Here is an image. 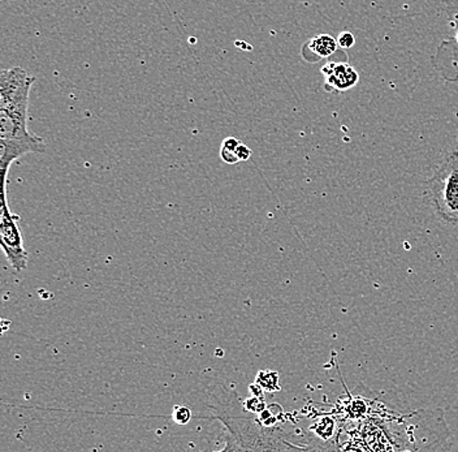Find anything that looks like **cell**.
Masks as SVG:
<instances>
[{
	"mask_svg": "<svg viewBox=\"0 0 458 452\" xmlns=\"http://www.w3.org/2000/svg\"><path fill=\"white\" fill-rule=\"evenodd\" d=\"M20 217L11 211L7 197H2L0 209V247L7 257L8 263L16 273L27 269L28 252L24 248L21 230L19 227Z\"/></svg>",
	"mask_w": 458,
	"mask_h": 452,
	"instance_id": "2",
	"label": "cell"
},
{
	"mask_svg": "<svg viewBox=\"0 0 458 452\" xmlns=\"http://www.w3.org/2000/svg\"><path fill=\"white\" fill-rule=\"evenodd\" d=\"M337 44H339L340 47L351 48L353 47L354 44H356V38H354V36L351 31H343V33L340 34L339 38H337Z\"/></svg>",
	"mask_w": 458,
	"mask_h": 452,
	"instance_id": "10",
	"label": "cell"
},
{
	"mask_svg": "<svg viewBox=\"0 0 458 452\" xmlns=\"http://www.w3.org/2000/svg\"><path fill=\"white\" fill-rule=\"evenodd\" d=\"M236 154L237 157H239L240 162H246L248 161L249 158H250L251 154H253V151H251L250 149L248 148V146L243 145L242 142V144L237 146Z\"/></svg>",
	"mask_w": 458,
	"mask_h": 452,
	"instance_id": "11",
	"label": "cell"
},
{
	"mask_svg": "<svg viewBox=\"0 0 458 452\" xmlns=\"http://www.w3.org/2000/svg\"><path fill=\"white\" fill-rule=\"evenodd\" d=\"M172 420L177 423V425H186L191 422V408L185 407V405H176L172 412Z\"/></svg>",
	"mask_w": 458,
	"mask_h": 452,
	"instance_id": "8",
	"label": "cell"
},
{
	"mask_svg": "<svg viewBox=\"0 0 458 452\" xmlns=\"http://www.w3.org/2000/svg\"><path fill=\"white\" fill-rule=\"evenodd\" d=\"M446 2H448V0H446ZM454 4L457 5V7H458V0H454Z\"/></svg>",
	"mask_w": 458,
	"mask_h": 452,
	"instance_id": "14",
	"label": "cell"
},
{
	"mask_svg": "<svg viewBox=\"0 0 458 452\" xmlns=\"http://www.w3.org/2000/svg\"><path fill=\"white\" fill-rule=\"evenodd\" d=\"M451 41L454 42V45L458 47V28L456 31V36L454 37V38H451Z\"/></svg>",
	"mask_w": 458,
	"mask_h": 452,
	"instance_id": "13",
	"label": "cell"
},
{
	"mask_svg": "<svg viewBox=\"0 0 458 452\" xmlns=\"http://www.w3.org/2000/svg\"><path fill=\"white\" fill-rule=\"evenodd\" d=\"M36 77L30 76L21 67L8 68L0 72V108L13 103L27 101L30 97Z\"/></svg>",
	"mask_w": 458,
	"mask_h": 452,
	"instance_id": "3",
	"label": "cell"
},
{
	"mask_svg": "<svg viewBox=\"0 0 458 452\" xmlns=\"http://www.w3.org/2000/svg\"><path fill=\"white\" fill-rule=\"evenodd\" d=\"M325 85L327 90L345 91L357 84V71L349 63L332 62L322 68Z\"/></svg>",
	"mask_w": 458,
	"mask_h": 452,
	"instance_id": "4",
	"label": "cell"
},
{
	"mask_svg": "<svg viewBox=\"0 0 458 452\" xmlns=\"http://www.w3.org/2000/svg\"><path fill=\"white\" fill-rule=\"evenodd\" d=\"M435 70L448 81H458V47L451 39H445L431 58Z\"/></svg>",
	"mask_w": 458,
	"mask_h": 452,
	"instance_id": "5",
	"label": "cell"
},
{
	"mask_svg": "<svg viewBox=\"0 0 458 452\" xmlns=\"http://www.w3.org/2000/svg\"><path fill=\"white\" fill-rule=\"evenodd\" d=\"M337 41L329 34H319L311 38L308 44L303 45L302 56L309 63H318L322 59L329 58L337 50Z\"/></svg>",
	"mask_w": 458,
	"mask_h": 452,
	"instance_id": "6",
	"label": "cell"
},
{
	"mask_svg": "<svg viewBox=\"0 0 458 452\" xmlns=\"http://www.w3.org/2000/svg\"><path fill=\"white\" fill-rule=\"evenodd\" d=\"M256 382L266 391H277L280 388L279 374L276 371H259Z\"/></svg>",
	"mask_w": 458,
	"mask_h": 452,
	"instance_id": "7",
	"label": "cell"
},
{
	"mask_svg": "<svg viewBox=\"0 0 458 452\" xmlns=\"http://www.w3.org/2000/svg\"><path fill=\"white\" fill-rule=\"evenodd\" d=\"M240 144H242V141L237 140L236 137H227V139H225V141H223L222 149L229 151H236L237 146Z\"/></svg>",
	"mask_w": 458,
	"mask_h": 452,
	"instance_id": "12",
	"label": "cell"
},
{
	"mask_svg": "<svg viewBox=\"0 0 458 452\" xmlns=\"http://www.w3.org/2000/svg\"><path fill=\"white\" fill-rule=\"evenodd\" d=\"M428 194L440 218L458 223V151L452 150L444 157L428 180Z\"/></svg>",
	"mask_w": 458,
	"mask_h": 452,
	"instance_id": "1",
	"label": "cell"
},
{
	"mask_svg": "<svg viewBox=\"0 0 458 452\" xmlns=\"http://www.w3.org/2000/svg\"><path fill=\"white\" fill-rule=\"evenodd\" d=\"M245 407V411L249 412H256V414H262L266 409V403L263 402L262 397H253L251 399H249L248 402H245L243 405Z\"/></svg>",
	"mask_w": 458,
	"mask_h": 452,
	"instance_id": "9",
	"label": "cell"
}]
</instances>
